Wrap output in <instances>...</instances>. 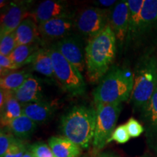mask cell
<instances>
[{"label":"cell","instance_id":"18","mask_svg":"<svg viewBox=\"0 0 157 157\" xmlns=\"http://www.w3.org/2000/svg\"><path fill=\"white\" fill-rule=\"evenodd\" d=\"M37 124L33 121L26 116L22 115L12 121L7 125V129L9 132L17 139L23 140L28 139L34 132Z\"/></svg>","mask_w":157,"mask_h":157},{"label":"cell","instance_id":"12","mask_svg":"<svg viewBox=\"0 0 157 157\" xmlns=\"http://www.w3.org/2000/svg\"><path fill=\"white\" fill-rule=\"evenodd\" d=\"M39 34L44 38L54 40L69 36L74 23L72 17H58L39 24Z\"/></svg>","mask_w":157,"mask_h":157},{"label":"cell","instance_id":"2","mask_svg":"<svg viewBox=\"0 0 157 157\" xmlns=\"http://www.w3.org/2000/svg\"><path fill=\"white\" fill-rule=\"evenodd\" d=\"M96 110L86 105H76L60 119V131L63 137L81 148L87 149L93 143L96 124Z\"/></svg>","mask_w":157,"mask_h":157},{"label":"cell","instance_id":"34","mask_svg":"<svg viewBox=\"0 0 157 157\" xmlns=\"http://www.w3.org/2000/svg\"><path fill=\"white\" fill-rule=\"evenodd\" d=\"M98 157H118L117 156H116L115 154H111V153H103L100 155Z\"/></svg>","mask_w":157,"mask_h":157},{"label":"cell","instance_id":"14","mask_svg":"<svg viewBox=\"0 0 157 157\" xmlns=\"http://www.w3.org/2000/svg\"><path fill=\"white\" fill-rule=\"evenodd\" d=\"M55 111V105L44 101L23 105V114L36 124L46 122L52 117Z\"/></svg>","mask_w":157,"mask_h":157},{"label":"cell","instance_id":"11","mask_svg":"<svg viewBox=\"0 0 157 157\" xmlns=\"http://www.w3.org/2000/svg\"><path fill=\"white\" fill-rule=\"evenodd\" d=\"M109 21L117 44L121 46L127 38L129 31V8L127 1H121L116 4Z\"/></svg>","mask_w":157,"mask_h":157},{"label":"cell","instance_id":"29","mask_svg":"<svg viewBox=\"0 0 157 157\" xmlns=\"http://www.w3.org/2000/svg\"><path fill=\"white\" fill-rule=\"evenodd\" d=\"M26 151V147L23 141L16 138L3 157H23Z\"/></svg>","mask_w":157,"mask_h":157},{"label":"cell","instance_id":"17","mask_svg":"<svg viewBox=\"0 0 157 157\" xmlns=\"http://www.w3.org/2000/svg\"><path fill=\"white\" fill-rule=\"evenodd\" d=\"M141 111L143 120L147 128V135L155 143H157V89Z\"/></svg>","mask_w":157,"mask_h":157},{"label":"cell","instance_id":"36","mask_svg":"<svg viewBox=\"0 0 157 157\" xmlns=\"http://www.w3.org/2000/svg\"><path fill=\"white\" fill-rule=\"evenodd\" d=\"M83 157H87V156H83Z\"/></svg>","mask_w":157,"mask_h":157},{"label":"cell","instance_id":"9","mask_svg":"<svg viewBox=\"0 0 157 157\" xmlns=\"http://www.w3.org/2000/svg\"><path fill=\"white\" fill-rule=\"evenodd\" d=\"M29 4L28 2H13L5 10L1 15V38L14 32L23 20L26 18Z\"/></svg>","mask_w":157,"mask_h":157},{"label":"cell","instance_id":"15","mask_svg":"<svg viewBox=\"0 0 157 157\" xmlns=\"http://www.w3.org/2000/svg\"><path fill=\"white\" fill-rule=\"evenodd\" d=\"M48 145L55 157H78L82 154V148L65 137H51Z\"/></svg>","mask_w":157,"mask_h":157},{"label":"cell","instance_id":"31","mask_svg":"<svg viewBox=\"0 0 157 157\" xmlns=\"http://www.w3.org/2000/svg\"><path fill=\"white\" fill-rule=\"evenodd\" d=\"M20 68L16 64L13 63L9 56H1L0 55V71H1V77L13 72Z\"/></svg>","mask_w":157,"mask_h":157},{"label":"cell","instance_id":"27","mask_svg":"<svg viewBox=\"0 0 157 157\" xmlns=\"http://www.w3.org/2000/svg\"><path fill=\"white\" fill-rule=\"evenodd\" d=\"M129 139H130V136L127 132L126 126L125 124H121L114 129L111 137L108 141V143L111 141H116L119 144H124V143L128 142Z\"/></svg>","mask_w":157,"mask_h":157},{"label":"cell","instance_id":"4","mask_svg":"<svg viewBox=\"0 0 157 157\" xmlns=\"http://www.w3.org/2000/svg\"><path fill=\"white\" fill-rule=\"evenodd\" d=\"M134 74L131 99L135 106L142 109L157 89V58L146 56L139 60Z\"/></svg>","mask_w":157,"mask_h":157},{"label":"cell","instance_id":"24","mask_svg":"<svg viewBox=\"0 0 157 157\" xmlns=\"http://www.w3.org/2000/svg\"><path fill=\"white\" fill-rule=\"evenodd\" d=\"M31 75L32 74L28 73L25 71H15L10 72L7 75L2 76L0 79V87L1 89L13 93L18 89Z\"/></svg>","mask_w":157,"mask_h":157},{"label":"cell","instance_id":"19","mask_svg":"<svg viewBox=\"0 0 157 157\" xmlns=\"http://www.w3.org/2000/svg\"><path fill=\"white\" fill-rule=\"evenodd\" d=\"M31 64L35 71L48 78H56L50 49L39 48L35 54Z\"/></svg>","mask_w":157,"mask_h":157},{"label":"cell","instance_id":"6","mask_svg":"<svg viewBox=\"0 0 157 157\" xmlns=\"http://www.w3.org/2000/svg\"><path fill=\"white\" fill-rule=\"evenodd\" d=\"M96 106L97 117L93 146L95 151H99L107 144L114 131L122 104H98Z\"/></svg>","mask_w":157,"mask_h":157},{"label":"cell","instance_id":"28","mask_svg":"<svg viewBox=\"0 0 157 157\" xmlns=\"http://www.w3.org/2000/svg\"><path fill=\"white\" fill-rule=\"evenodd\" d=\"M16 137H15L10 132L1 129L0 132V157H3L6 154L10 147L15 140Z\"/></svg>","mask_w":157,"mask_h":157},{"label":"cell","instance_id":"21","mask_svg":"<svg viewBox=\"0 0 157 157\" xmlns=\"http://www.w3.org/2000/svg\"><path fill=\"white\" fill-rule=\"evenodd\" d=\"M157 25V0H144L140 15V34Z\"/></svg>","mask_w":157,"mask_h":157},{"label":"cell","instance_id":"10","mask_svg":"<svg viewBox=\"0 0 157 157\" xmlns=\"http://www.w3.org/2000/svg\"><path fill=\"white\" fill-rule=\"evenodd\" d=\"M55 46L68 61L73 64L80 72H83L86 66L85 50L81 42L73 36H67L60 39Z\"/></svg>","mask_w":157,"mask_h":157},{"label":"cell","instance_id":"25","mask_svg":"<svg viewBox=\"0 0 157 157\" xmlns=\"http://www.w3.org/2000/svg\"><path fill=\"white\" fill-rule=\"evenodd\" d=\"M17 46V43L15 32L6 35L0 39V55L10 56Z\"/></svg>","mask_w":157,"mask_h":157},{"label":"cell","instance_id":"35","mask_svg":"<svg viewBox=\"0 0 157 157\" xmlns=\"http://www.w3.org/2000/svg\"><path fill=\"white\" fill-rule=\"evenodd\" d=\"M23 157H34V156L33 155V154L30 151L27 150L25 152V154L23 155Z\"/></svg>","mask_w":157,"mask_h":157},{"label":"cell","instance_id":"3","mask_svg":"<svg viewBox=\"0 0 157 157\" xmlns=\"http://www.w3.org/2000/svg\"><path fill=\"white\" fill-rule=\"evenodd\" d=\"M133 86V73L125 68L113 66L102 78L94 91V102L96 105L121 103L132 96Z\"/></svg>","mask_w":157,"mask_h":157},{"label":"cell","instance_id":"5","mask_svg":"<svg viewBox=\"0 0 157 157\" xmlns=\"http://www.w3.org/2000/svg\"><path fill=\"white\" fill-rule=\"evenodd\" d=\"M50 49L55 78L65 91L71 96L82 95L86 92V83L81 72L68 61L55 44Z\"/></svg>","mask_w":157,"mask_h":157},{"label":"cell","instance_id":"16","mask_svg":"<svg viewBox=\"0 0 157 157\" xmlns=\"http://www.w3.org/2000/svg\"><path fill=\"white\" fill-rule=\"evenodd\" d=\"M17 45L38 44L39 25L31 17L23 20L15 31Z\"/></svg>","mask_w":157,"mask_h":157},{"label":"cell","instance_id":"7","mask_svg":"<svg viewBox=\"0 0 157 157\" xmlns=\"http://www.w3.org/2000/svg\"><path fill=\"white\" fill-rule=\"evenodd\" d=\"M109 23L105 10L89 7L78 15L75 25L80 33L91 38L101 33Z\"/></svg>","mask_w":157,"mask_h":157},{"label":"cell","instance_id":"22","mask_svg":"<svg viewBox=\"0 0 157 157\" xmlns=\"http://www.w3.org/2000/svg\"><path fill=\"white\" fill-rule=\"evenodd\" d=\"M38 44L17 45L9 57L19 68L25 64L31 63L35 54L39 50Z\"/></svg>","mask_w":157,"mask_h":157},{"label":"cell","instance_id":"20","mask_svg":"<svg viewBox=\"0 0 157 157\" xmlns=\"http://www.w3.org/2000/svg\"><path fill=\"white\" fill-rule=\"evenodd\" d=\"M129 31L127 38L131 39L140 34V15L144 0H128Z\"/></svg>","mask_w":157,"mask_h":157},{"label":"cell","instance_id":"23","mask_svg":"<svg viewBox=\"0 0 157 157\" xmlns=\"http://www.w3.org/2000/svg\"><path fill=\"white\" fill-rule=\"evenodd\" d=\"M0 110L2 127H7L12 121L23 115V105L13 96V94Z\"/></svg>","mask_w":157,"mask_h":157},{"label":"cell","instance_id":"32","mask_svg":"<svg viewBox=\"0 0 157 157\" xmlns=\"http://www.w3.org/2000/svg\"><path fill=\"white\" fill-rule=\"evenodd\" d=\"M13 95L12 92L7 91V90L1 89L0 90V109L4 106L6 102Z\"/></svg>","mask_w":157,"mask_h":157},{"label":"cell","instance_id":"30","mask_svg":"<svg viewBox=\"0 0 157 157\" xmlns=\"http://www.w3.org/2000/svg\"><path fill=\"white\" fill-rule=\"evenodd\" d=\"M125 126H126L129 136L133 138L139 137L144 132V127L135 118H130L125 124Z\"/></svg>","mask_w":157,"mask_h":157},{"label":"cell","instance_id":"26","mask_svg":"<svg viewBox=\"0 0 157 157\" xmlns=\"http://www.w3.org/2000/svg\"><path fill=\"white\" fill-rule=\"evenodd\" d=\"M29 151L34 157H55L48 144L44 142H36L29 147Z\"/></svg>","mask_w":157,"mask_h":157},{"label":"cell","instance_id":"1","mask_svg":"<svg viewBox=\"0 0 157 157\" xmlns=\"http://www.w3.org/2000/svg\"><path fill=\"white\" fill-rule=\"evenodd\" d=\"M117 41L109 25L96 36L88 40L85 48L87 75L90 82H98L108 73L117 52Z\"/></svg>","mask_w":157,"mask_h":157},{"label":"cell","instance_id":"8","mask_svg":"<svg viewBox=\"0 0 157 157\" xmlns=\"http://www.w3.org/2000/svg\"><path fill=\"white\" fill-rule=\"evenodd\" d=\"M71 11L66 2L58 0H45L34 10L31 18L37 24L58 17H72Z\"/></svg>","mask_w":157,"mask_h":157},{"label":"cell","instance_id":"13","mask_svg":"<svg viewBox=\"0 0 157 157\" xmlns=\"http://www.w3.org/2000/svg\"><path fill=\"white\" fill-rule=\"evenodd\" d=\"M13 94L22 105L43 101L41 83L38 78L33 75L25 80L24 83Z\"/></svg>","mask_w":157,"mask_h":157},{"label":"cell","instance_id":"33","mask_svg":"<svg viewBox=\"0 0 157 157\" xmlns=\"http://www.w3.org/2000/svg\"><path fill=\"white\" fill-rule=\"evenodd\" d=\"M98 5H101L102 6H104V7H110V6L111 5H113L114 4L117 2L116 1H113V0H111V1H107V0H102V1H99L98 2Z\"/></svg>","mask_w":157,"mask_h":157}]
</instances>
